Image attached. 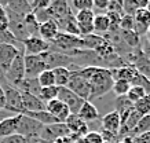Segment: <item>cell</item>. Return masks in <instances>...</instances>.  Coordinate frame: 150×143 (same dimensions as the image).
I'll list each match as a JSON object with an SVG mask.
<instances>
[{
  "label": "cell",
  "mask_w": 150,
  "mask_h": 143,
  "mask_svg": "<svg viewBox=\"0 0 150 143\" xmlns=\"http://www.w3.org/2000/svg\"><path fill=\"white\" fill-rule=\"evenodd\" d=\"M77 73L83 76L84 79L90 83V88H91V97H90V102L92 99H98V98L103 97L108 92L112 91L113 88V76L110 69H105L102 66H90L87 65L80 70H77Z\"/></svg>",
  "instance_id": "cell-1"
},
{
  "label": "cell",
  "mask_w": 150,
  "mask_h": 143,
  "mask_svg": "<svg viewBox=\"0 0 150 143\" xmlns=\"http://www.w3.org/2000/svg\"><path fill=\"white\" fill-rule=\"evenodd\" d=\"M44 128V125L40 124L39 121L30 118L29 116L21 114L19 117V123H18V128H17V134L26 138L28 140L32 138H37L40 136L41 131Z\"/></svg>",
  "instance_id": "cell-2"
},
{
  "label": "cell",
  "mask_w": 150,
  "mask_h": 143,
  "mask_svg": "<svg viewBox=\"0 0 150 143\" xmlns=\"http://www.w3.org/2000/svg\"><path fill=\"white\" fill-rule=\"evenodd\" d=\"M40 56L43 58L44 63H46L47 69H55V68H70L72 65H74V58L66 55V54H62V52H58V51H47V52H43L40 54Z\"/></svg>",
  "instance_id": "cell-3"
},
{
  "label": "cell",
  "mask_w": 150,
  "mask_h": 143,
  "mask_svg": "<svg viewBox=\"0 0 150 143\" xmlns=\"http://www.w3.org/2000/svg\"><path fill=\"white\" fill-rule=\"evenodd\" d=\"M6 95V110L11 111L14 114H23V107H22V97H21V91H18L15 87L6 84L3 85Z\"/></svg>",
  "instance_id": "cell-4"
},
{
  "label": "cell",
  "mask_w": 150,
  "mask_h": 143,
  "mask_svg": "<svg viewBox=\"0 0 150 143\" xmlns=\"http://www.w3.org/2000/svg\"><path fill=\"white\" fill-rule=\"evenodd\" d=\"M23 54L19 52L17 58L13 61L10 68L6 72V80L10 85H17L25 79V61H23Z\"/></svg>",
  "instance_id": "cell-5"
},
{
  "label": "cell",
  "mask_w": 150,
  "mask_h": 143,
  "mask_svg": "<svg viewBox=\"0 0 150 143\" xmlns=\"http://www.w3.org/2000/svg\"><path fill=\"white\" fill-rule=\"evenodd\" d=\"M68 88L74 92L77 97H80L84 101H90L91 97V88H90V83L87 81L83 76L77 73V72H72L70 80L68 83Z\"/></svg>",
  "instance_id": "cell-6"
},
{
  "label": "cell",
  "mask_w": 150,
  "mask_h": 143,
  "mask_svg": "<svg viewBox=\"0 0 150 143\" xmlns=\"http://www.w3.org/2000/svg\"><path fill=\"white\" fill-rule=\"evenodd\" d=\"M58 99L61 102H64L65 105L68 106L70 114H79V111L81 109V106L84 105V99H81L80 97H77L74 92H72L68 87H59L58 92Z\"/></svg>",
  "instance_id": "cell-7"
},
{
  "label": "cell",
  "mask_w": 150,
  "mask_h": 143,
  "mask_svg": "<svg viewBox=\"0 0 150 143\" xmlns=\"http://www.w3.org/2000/svg\"><path fill=\"white\" fill-rule=\"evenodd\" d=\"M25 77L26 79H37L39 74L47 70V66L40 55H25Z\"/></svg>",
  "instance_id": "cell-8"
},
{
  "label": "cell",
  "mask_w": 150,
  "mask_h": 143,
  "mask_svg": "<svg viewBox=\"0 0 150 143\" xmlns=\"http://www.w3.org/2000/svg\"><path fill=\"white\" fill-rule=\"evenodd\" d=\"M94 18H95V13L92 10L79 11L74 14V19H76L77 28L80 30V37L94 33Z\"/></svg>",
  "instance_id": "cell-9"
},
{
  "label": "cell",
  "mask_w": 150,
  "mask_h": 143,
  "mask_svg": "<svg viewBox=\"0 0 150 143\" xmlns=\"http://www.w3.org/2000/svg\"><path fill=\"white\" fill-rule=\"evenodd\" d=\"M23 44V55H40L43 52L50 51L51 44L43 40L41 37H29Z\"/></svg>",
  "instance_id": "cell-10"
},
{
  "label": "cell",
  "mask_w": 150,
  "mask_h": 143,
  "mask_svg": "<svg viewBox=\"0 0 150 143\" xmlns=\"http://www.w3.org/2000/svg\"><path fill=\"white\" fill-rule=\"evenodd\" d=\"M68 135H70V131L65 125V123H57V124L44 125V128L40 134V138L46 139L48 142H55L57 139L68 136Z\"/></svg>",
  "instance_id": "cell-11"
},
{
  "label": "cell",
  "mask_w": 150,
  "mask_h": 143,
  "mask_svg": "<svg viewBox=\"0 0 150 143\" xmlns=\"http://www.w3.org/2000/svg\"><path fill=\"white\" fill-rule=\"evenodd\" d=\"M113 80H124L128 83L134 84L139 77V72L135 69V66L132 63H127L124 66H120L117 69H110Z\"/></svg>",
  "instance_id": "cell-12"
},
{
  "label": "cell",
  "mask_w": 150,
  "mask_h": 143,
  "mask_svg": "<svg viewBox=\"0 0 150 143\" xmlns=\"http://www.w3.org/2000/svg\"><path fill=\"white\" fill-rule=\"evenodd\" d=\"M65 125L68 127L70 131V134H74L77 138H84L90 129H88V124H86L84 121L80 118L79 114H69V117L65 121Z\"/></svg>",
  "instance_id": "cell-13"
},
{
  "label": "cell",
  "mask_w": 150,
  "mask_h": 143,
  "mask_svg": "<svg viewBox=\"0 0 150 143\" xmlns=\"http://www.w3.org/2000/svg\"><path fill=\"white\" fill-rule=\"evenodd\" d=\"M46 110L48 111L51 116H54L59 123H65L66 118L69 117V114H70L68 106L65 105L64 102L59 101L58 98H57V99H52V101H50V102H47Z\"/></svg>",
  "instance_id": "cell-14"
},
{
  "label": "cell",
  "mask_w": 150,
  "mask_h": 143,
  "mask_svg": "<svg viewBox=\"0 0 150 143\" xmlns=\"http://www.w3.org/2000/svg\"><path fill=\"white\" fill-rule=\"evenodd\" d=\"M21 97H22L23 114L25 113H35V111L46 110V103L36 95H32V94L28 92H21Z\"/></svg>",
  "instance_id": "cell-15"
},
{
  "label": "cell",
  "mask_w": 150,
  "mask_h": 143,
  "mask_svg": "<svg viewBox=\"0 0 150 143\" xmlns=\"http://www.w3.org/2000/svg\"><path fill=\"white\" fill-rule=\"evenodd\" d=\"M19 54L18 48L10 44H0V69L7 72L10 65L13 63V61L17 58ZM22 54V52H21Z\"/></svg>",
  "instance_id": "cell-16"
},
{
  "label": "cell",
  "mask_w": 150,
  "mask_h": 143,
  "mask_svg": "<svg viewBox=\"0 0 150 143\" xmlns=\"http://www.w3.org/2000/svg\"><path fill=\"white\" fill-rule=\"evenodd\" d=\"M134 19H135V28H134V32L138 33L139 36H143L147 33L150 28V13L146 8H141L138 10L135 15H134Z\"/></svg>",
  "instance_id": "cell-17"
},
{
  "label": "cell",
  "mask_w": 150,
  "mask_h": 143,
  "mask_svg": "<svg viewBox=\"0 0 150 143\" xmlns=\"http://www.w3.org/2000/svg\"><path fill=\"white\" fill-rule=\"evenodd\" d=\"M100 124H102V129L103 131L118 134L120 128H121V117H120V114L116 110L109 111L106 116H103Z\"/></svg>",
  "instance_id": "cell-18"
},
{
  "label": "cell",
  "mask_w": 150,
  "mask_h": 143,
  "mask_svg": "<svg viewBox=\"0 0 150 143\" xmlns=\"http://www.w3.org/2000/svg\"><path fill=\"white\" fill-rule=\"evenodd\" d=\"M6 11L13 13V14L18 15V17H25V15L33 13L32 6L26 0H14V1H7V4L4 6Z\"/></svg>",
  "instance_id": "cell-19"
},
{
  "label": "cell",
  "mask_w": 150,
  "mask_h": 143,
  "mask_svg": "<svg viewBox=\"0 0 150 143\" xmlns=\"http://www.w3.org/2000/svg\"><path fill=\"white\" fill-rule=\"evenodd\" d=\"M19 117H21V114L11 116V117H8V118H6V120H3L0 123V139L17 134Z\"/></svg>",
  "instance_id": "cell-20"
},
{
  "label": "cell",
  "mask_w": 150,
  "mask_h": 143,
  "mask_svg": "<svg viewBox=\"0 0 150 143\" xmlns=\"http://www.w3.org/2000/svg\"><path fill=\"white\" fill-rule=\"evenodd\" d=\"M58 33H59V28H58V25H57V22H55L54 19L40 23L39 36H40L43 40H46L47 43L52 42L55 37H57V35H58Z\"/></svg>",
  "instance_id": "cell-21"
},
{
  "label": "cell",
  "mask_w": 150,
  "mask_h": 143,
  "mask_svg": "<svg viewBox=\"0 0 150 143\" xmlns=\"http://www.w3.org/2000/svg\"><path fill=\"white\" fill-rule=\"evenodd\" d=\"M79 116L86 124H88V123H92V121L99 118V110L92 102L86 101L84 105L81 106V109H80V111H79Z\"/></svg>",
  "instance_id": "cell-22"
},
{
  "label": "cell",
  "mask_w": 150,
  "mask_h": 143,
  "mask_svg": "<svg viewBox=\"0 0 150 143\" xmlns=\"http://www.w3.org/2000/svg\"><path fill=\"white\" fill-rule=\"evenodd\" d=\"M80 39H81L83 51H95L106 42L103 36H99V35H95V33L88 35V36H81Z\"/></svg>",
  "instance_id": "cell-23"
},
{
  "label": "cell",
  "mask_w": 150,
  "mask_h": 143,
  "mask_svg": "<svg viewBox=\"0 0 150 143\" xmlns=\"http://www.w3.org/2000/svg\"><path fill=\"white\" fill-rule=\"evenodd\" d=\"M18 91L21 92H28V94H32V95H36L39 97V91H40V85H39V81L37 79H25L18 83L17 85H14Z\"/></svg>",
  "instance_id": "cell-24"
},
{
  "label": "cell",
  "mask_w": 150,
  "mask_h": 143,
  "mask_svg": "<svg viewBox=\"0 0 150 143\" xmlns=\"http://www.w3.org/2000/svg\"><path fill=\"white\" fill-rule=\"evenodd\" d=\"M110 30V22L106 14H95L94 18V32L95 35L105 36Z\"/></svg>",
  "instance_id": "cell-25"
},
{
  "label": "cell",
  "mask_w": 150,
  "mask_h": 143,
  "mask_svg": "<svg viewBox=\"0 0 150 143\" xmlns=\"http://www.w3.org/2000/svg\"><path fill=\"white\" fill-rule=\"evenodd\" d=\"M52 73H54L57 87H68V83L72 76V72L68 68H55L52 69Z\"/></svg>",
  "instance_id": "cell-26"
},
{
  "label": "cell",
  "mask_w": 150,
  "mask_h": 143,
  "mask_svg": "<svg viewBox=\"0 0 150 143\" xmlns=\"http://www.w3.org/2000/svg\"><path fill=\"white\" fill-rule=\"evenodd\" d=\"M114 106H116V109H114V110L120 114L121 121H123L124 118H125V116H127L128 113L134 109V105L128 101L127 97H118V98H116V101H114Z\"/></svg>",
  "instance_id": "cell-27"
},
{
  "label": "cell",
  "mask_w": 150,
  "mask_h": 143,
  "mask_svg": "<svg viewBox=\"0 0 150 143\" xmlns=\"http://www.w3.org/2000/svg\"><path fill=\"white\" fill-rule=\"evenodd\" d=\"M25 116H29L30 118L39 121L43 125H51V124H57L59 123L54 116H51L47 110H41V111H35V113H25Z\"/></svg>",
  "instance_id": "cell-28"
},
{
  "label": "cell",
  "mask_w": 150,
  "mask_h": 143,
  "mask_svg": "<svg viewBox=\"0 0 150 143\" xmlns=\"http://www.w3.org/2000/svg\"><path fill=\"white\" fill-rule=\"evenodd\" d=\"M23 22H25V26H26L28 32L30 35V37H40L39 36V29H40V22L37 21L36 15L30 13L23 17Z\"/></svg>",
  "instance_id": "cell-29"
},
{
  "label": "cell",
  "mask_w": 150,
  "mask_h": 143,
  "mask_svg": "<svg viewBox=\"0 0 150 143\" xmlns=\"http://www.w3.org/2000/svg\"><path fill=\"white\" fill-rule=\"evenodd\" d=\"M120 37H121L124 44H127L128 47H132V48L139 47L141 36L138 33H135L134 30H131V32H123V30H120Z\"/></svg>",
  "instance_id": "cell-30"
},
{
  "label": "cell",
  "mask_w": 150,
  "mask_h": 143,
  "mask_svg": "<svg viewBox=\"0 0 150 143\" xmlns=\"http://www.w3.org/2000/svg\"><path fill=\"white\" fill-rule=\"evenodd\" d=\"M58 92H59V87H57V85L40 88V91H39V98H40L44 103H47V102L52 101V99H57V98H58Z\"/></svg>",
  "instance_id": "cell-31"
},
{
  "label": "cell",
  "mask_w": 150,
  "mask_h": 143,
  "mask_svg": "<svg viewBox=\"0 0 150 143\" xmlns=\"http://www.w3.org/2000/svg\"><path fill=\"white\" fill-rule=\"evenodd\" d=\"M134 110L138 111L142 117L150 114V94H146L142 99H139L137 103H134Z\"/></svg>",
  "instance_id": "cell-32"
},
{
  "label": "cell",
  "mask_w": 150,
  "mask_h": 143,
  "mask_svg": "<svg viewBox=\"0 0 150 143\" xmlns=\"http://www.w3.org/2000/svg\"><path fill=\"white\" fill-rule=\"evenodd\" d=\"M145 132H150V114L147 116H143L141 120L138 121L137 127L134 128V131L131 132V138L137 136V135H141V134H145Z\"/></svg>",
  "instance_id": "cell-33"
},
{
  "label": "cell",
  "mask_w": 150,
  "mask_h": 143,
  "mask_svg": "<svg viewBox=\"0 0 150 143\" xmlns=\"http://www.w3.org/2000/svg\"><path fill=\"white\" fill-rule=\"evenodd\" d=\"M131 87H132V84L128 83V81H124V80H114L112 91H113V94L116 95V98L125 97Z\"/></svg>",
  "instance_id": "cell-34"
},
{
  "label": "cell",
  "mask_w": 150,
  "mask_h": 143,
  "mask_svg": "<svg viewBox=\"0 0 150 143\" xmlns=\"http://www.w3.org/2000/svg\"><path fill=\"white\" fill-rule=\"evenodd\" d=\"M73 14L79 11H86V10H94V0H73L69 3Z\"/></svg>",
  "instance_id": "cell-35"
},
{
  "label": "cell",
  "mask_w": 150,
  "mask_h": 143,
  "mask_svg": "<svg viewBox=\"0 0 150 143\" xmlns=\"http://www.w3.org/2000/svg\"><path fill=\"white\" fill-rule=\"evenodd\" d=\"M146 89L143 87H141V85H132L131 88H129V91H128V94L125 95L127 97V99L129 102H131L132 105L134 103H137L139 99H142V98L146 95Z\"/></svg>",
  "instance_id": "cell-36"
},
{
  "label": "cell",
  "mask_w": 150,
  "mask_h": 143,
  "mask_svg": "<svg viewBox=\"0 0 150 143\" xmlns=\"http://www.w3.org/2000/svg\"><path fill=\"white\" fill-rule=\"evenodd\" d=\"M37 81H39L40 88L52 87V85H55V77H54L52 70L47 69V70H44L43 73H40L39 74V77H37Z\"/></svg>",
  "instance_id": "cell-37"
},
{
  "label": "cell",
  "mask_w": 150,
  "mask_h": 143,
  "mask_svg": "<svg viewBox=\"0 0 150 143\" xmlns=\"http://www.w3.org/2000/svg\"><path fill=\"white\" fill-rule=\"evenodd\" d=\"M135 28V19L132 15H127L124 14L121 17V21H120V30L123 32H131Z\"/></svg>",
  "instance_id": "cell-38"
},
{
  "label": "cell",
  "mask_w": 150,
  "mask_h": 143,
  "mask_svg": "<svg viewBox=\"0 0 150 143\" xmlns=\"http://www.w3.org/2000/svg\"><path fill=\"white\" fill-rule=\"evenodd\" d=\"M7 1H0V32L7 30L8 29V17H7V11H6L4 6Z\"/></svg>",
  "instance_id": "cell-39"
},
{
  "label": "cell",
  "mask_w": 150,
  "mask_h": 143,
  "mask_svg": "<svg viewBox=\"0 0 150 143\" xmlns=\"http://www.w3.org/2000/svg\"><path fill=\"white\" fill-rule=\"evenodd\" d=\"M83 140H84V143H103V139H102L100 132H96V131H90L83 138Z\"/></svg>",
  "instance_id": "cell-40"
},
{
  "label": "cell",
  "mask_w": 150,
  "mask_h": 143,
  "mask_svg": "<svg viewBox=\"0 0 150 143\" xmlns=\"http://www.w3.org/2000/svg\"><path fill=\"white\" fill-rule=\"evenodd\" d=\"M108 13H116V14L124 15L123 1H117V0H109V6H108Z\"/></svg>",
  "instance_id": "cell-41"
},
{
  "label": "cell",
  "mask_w": 150,
  "mask_h": 143,
  "mask_svg": "<svg viewBox=\"0 0 150 143\" xmlns=\"http://www.w3.org/2000/svg\"><path fill=\"white\" fill-rule=\"evenodd\" d=\"M32 6L33 13L36 11H41V10H46L51 6V0H35V1H29Z\"/></svg>",
  "instance_id": "cell-42"
},
{
  "label": "cell",
  "mask_w": 150,
  "mask_h": 143,
  "mask_svg": "<svg viewBox=\"0 0 150 143\" xmlns=\"http://www.w3.org/2000/svg\"><path fill=\"white\" fill-rule=\"evenodd\" d=\"M0 143H29V140L26 138L21 136V135L15 134V135H11V136H7V138H1Z\"/></svg>",
  "instance_id": "cell-43"
},
{
  "label": "cell",
  "mask_w": 150,
  "mask_h": 143,
  "mask_svg": "<svg viewBox=\"0 0 150 143\" xmlns=\"http://www.w3.org/2000/svg\"><path fill=\"white\" fill-rule=\"evenodd\" d=\"M108 6H109V0H94V10L92 11L99 10V14H106L108 13Z\"/></svg>",
  "instance_id": "cell-44"
},
{
  "label": "cell",
  "mask_w": 150,
  "mask_h": 143,
  "mask_svg": "<svg viewBox=\"0 0 150 143\" xmlns=\"http://www.w3.org/2000/svg\"><path fill=\"white\" fill-rule=\"evenodd\" d=\"M131 143H150V132H145V134L134 136Z\"/></svg>",
  "instance_id": "cell-45"
},
{
  "label": "cell",
  "mask_w": 150,
  "mask_h": 143,
  "mask_svg": "<svg viewBox=\"0 0 150 143\" xmlns=\"http://www.w3.org/2000/svg\"><path fill=\"white\" fill-rule=\"evenodd\" d=\"M77 136L74 134H70V135H68V136H64V138H59V139H57L54 143H74L76 140H77Z\"/></svg>",
  "instance_id": "cell-46"
},
{
  "label": "cell",
  "mask_w": 150,
  "mask_h": 143,
  "mask_svg": "<svg viewBox=\"0 0 150 143\" xmlns=\"http://www.w3.org/2000/svg\"><path fill=\"white\" fill-rule=\"evenodd\" d=\"M11 116H15V114L11 113V111H8V110H6V109H0V123L3 120H6V118L11 117Z\"/></svg>",
  "instance_id": "cell-47"
},
{
  "label": "cell",
  "mask_w": 150,
  "mask_h": 143,
  "mask_svg": "<svg viewBox=\"0 0 150 143\" xmlns=\"http://www.w3.org/2000/svg\"><path fill=\"white\" fill-rule=\"evenodd\" d=\"M29 143H54V142H48V140H46V139H41L40 136H37V138L29 139Z\"/></svg>",
  "instance_id": "cell-48"
},
{
  "label": "cell",
  "mask_w": 150,
  "mask_h": 143,
  "mask_svg": "<svg viewBox=\"0 0 150 143\" xmlns=\"http://www.w3.org/2000/svg\"><path fill=\"white\" fill-rule=\"evenodd\" d=\"M6 84H8L7 83V80H6V72L0 69V85L3 87V85H6Z\"/></svg>",
  "instance_id": "cell-49"
},
{
  "label": "cell",
  "mask_w": 150,
  "mask_h": 143,
  "mask_svg": "<svg viewBox=\"0 0 150 143\" xmlns=\"http://www.w3.org/2000/svg\"><path fill=\"white\" fill-rule=\"evenodd\" d=\"M146 42L150 44V28H149V30H147V33H146Z\"/></svg>",
  "instance_id": "cell-50"
},
{
  "label": "cell",
  "mask_w": 150,
  "mask_h": 143,
  "mask_svg": "<svg viewBox=\"0 0 150 143\" xmlns=\"http://www.w3.org/2000/svg\"><path fill=\"white\" fill-rule=\"evenodd\" d=\"M146 10L150 13V0H147V6H146Z\"/></svg>",
  "instance_id": "cell-51"
},
{
  "label": "cell",
  "mask_w": 150,
  "mask_h": 143,
  "mask_svg": "<svg viewBox=\"0 0 150 143\" xmlns=\"http://www.w3.org/2000/svg\"><path fill=\"white\" fill-rule=\"evenodd\" d=\"M74 143H84V140H83V138H79L77 140H76V142Z\"/></svg>",
  "instance_id": "cell-52"
},
{
  "label": "cell",
  "mask_w": 150,
  "mask_h": 143,
  "mask_svg": "<svg viewBox=\"0 0 150 143\" xmlns=\"http://www.w3.org/2000/svg\"><path fill=\"white\" fill-rule=\"evenodd\" d=\"M103 143H108V142H103Z\"/></svg>",
  "instance_id": "cell-53"
}]
</instances>
